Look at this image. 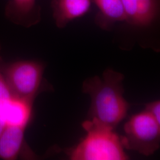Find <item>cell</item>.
Wrapping results in <instances>:
<instances>
[{
	"label": "cell",
	"mask_w": 160,
	"mask_h": 160,
	"mask_svg": "<svg viewBox=\"0 0 160 160\" xmlns=\"http://www.w3.org/2000/svg\"><path fill=\"white\" fill-rule=\"evenodd\" d=\"M12 96L0 71V134L6 127L5 112L8 102Z\"/></svg>",
	"instance_id": "11"
},
{
	"label": "cell",
	"mask_w": 160,
	"mask_h": 160,
	"mask_svg": "<svg viewBox=\"0 0 160 160\" xmlns=\"http://www.w3.org/2000/svg\"><path fill=\"white\" fill-rule=\"evenodd\" d=\"M126 12L125 23L134 29H150L159 21L160 0H122Z\"/></svg>",
	"instance_id": "5"
},
{
	"label": "cell",
	"mask_w": 160,
	"mask_h": 160,
	"mask_svg": "<svg viewBox=\"0 0 160 160\" xmlns=\"http://www.w3.org/2000/svg\"><path fill=\"white\" fill-rule=\"evenodd\" d=\"M145 110L160 124V100H156L148 103Z\"/></svg>",
	"instance_id": "12"
},
{
	"label": "cell",
	"mask_w": 160,
	"mask_h": 160,
	"mask_svg": "<svg viewBox=\"0 0 160 160\" xmlns=\"http://www.w3.org/2000/svg\"><path fill=\"white\" fill-rule=\"evenodd\" d=\"M26 129L6 126L0 134V158L4 160L34 159L36 155L25 139Z\"/></svg>",
	"instance_id": "6"
},
{
	"label": "cell",
	"mask_w": 160,
	"mask_h": 160,
	"mask_svg": "<svg viewBox=\"0 0 160 160\" xmlns=\"http://www.w3.org/2000/svg\"><path fill=\"white\" fill-rule=\"evenodd\" d=\"M124 76L112 69H106L102 77L87 78L82 92L91 98L89 119L115 128L128 113L129 104L123 97Z\"/></svg>",
	"instance_id": "1"
},
{
	"label": "cell",
	"mask_w": 160,
	"mask_h": 160,
	"mask_svg": "<svg viewBox=\"0 0 160 160\" xmlns=\"http://www.w3.org/2000/svg\"><path fill=\"white\" fill-rule=\"evenodd\" d=\"M45 66L32 60H18L6 63L1 72L12 94L34 101L45 88Z\"/></svg>",
	"instance_id": "3"
},
{
	"label": "cell",
	"mask_w": 160,
	"mask_h": 160,
	"mask_svg": "<svg viewBox=\"0 0 160 160\" xmlns=\"http://www.w3.org/2000/svg\"><path fill=\"white\" fill-rule=\"evenodd\" d=\"M5 14L12 23L25 28L37 24L41 20V9L36 0H10Z\"/></svg>",
	"instance_id": "8"
},
{
	"label": "cell",
	"mask_w": 160,
	"mask_h": 160,
	"mask_svg": "<svg viewBox=\"0 0 160 160\" xmlns=\"http://www.w3.org/2000/svg\"><path fill=\"white\" fill-rule=\"evenodd\" d=\"M98 9L95 21L101 29L110 30L116 23H125L126 12L122 0H93Z\"/></svg>",
	"instance_id": "9"
},
{
	"label": "cell",
	"mask_w": 160,
	"mask_h": 160,
	"mask_svg": "<svg viewBox=\"0 0 160 160\" xmlns=\"http://www.w3.org/2000/svg\"><path fill=\"white\" fill-rule=\"evenodd\" d=\"M92 0H52L53 18L57 28H65L90 10Z\"/></svg>",
	"instance_id": "7"
},
{
	"label": "cell",
	"mask_w": 160,
	"mask_h": 160,
	"mask_svg": "<svg viewBox=\"0 0 160 160\" xmlns=\"http://www.w3.org/2000/svg\"><path fill=\"white\" fill-rule=\"evenodd\" d=\"M86 136L80 143L69 150L72 160H126L128 156L125 151L121 137L114 128L89 119L82 124Z\"/></svg>",
	"instance_id": "2"
},
{
	"label": "cell",
	"mask_w": 160,
	"mask_h": 160,
	"mask_svg": "<svg viewBox=\"0 0 160 160\" xmlns=\"http://www.w3.org/2000/svg\"><path fill=\"white\" fill-rule=\"evenodd\" d=\"M33 102L12 96L5 112L6 126H18L26 129L32 120Z\"/></svg>",
	"instance_id": "10"
},
{
	"label": "cell",
	"mask_w": 160,
	"mask_h": 160,
	"mask_svg": "<svg viewBox=\"0 0 160 160\" xmlns=\"http://www.w3.org/2000/svg\"><path fill=\"white\" fill-rule=\"evenodd\" d=\"M121 137L125 149L148 156L160 148V124L145 110L134 114L124 126Z\"/></svg>",
	"instance_id": "4"
}]
</instances>
